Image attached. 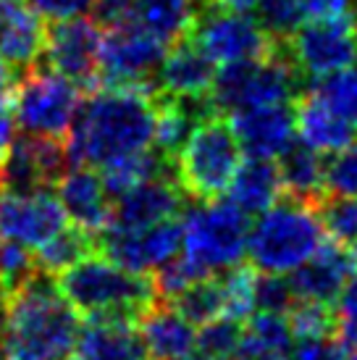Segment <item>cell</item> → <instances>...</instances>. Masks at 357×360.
<instances>
[{
    "label": "cell",
    "instance_id": "6da1fadb",
    "mask_svg": "<svg viewBox=\"0 0 357 360\" xmlns=\"http://www.w3.org/2000/svg\"><path fill=\"white\" fill-rule=\"evenodd\" d=\"M155 101L129 87H92L69 127V160L103 169L152 148Z\"/></svg>",
    "mask_w": 357,
    "mask_h": 360
},
{
    "label": "cell",
    "instance_id": "7a4b0ae2",
    "mask_svg": "<svg viewBox=\"0 0 357 360\" xmlns=\"http://www.w3.org/2000/svg\"><path fill=\"white\" fill-rule=\"evenodd\" d=\"M79 329V313L60 295L56 276L37 271L11 292L0 340L11 360H66Z\"/></svg>",
    "mask_w": 357,
    "mask_h": 360
},
{
    "label": "cell",
    "instance_id": "3957f363",
    "mask_svg": "<svg viewBox=\"0 0 357 360\" xmlns=\"http://www.w3.org/2000/svg\"><path fill=\"white\" fill-rule=\"evenodd\" d=\"M56 284L66 302L84 319H116L134 323L150 305L160 300L150 274L121 269L119 263L95 252H89L71 269L60 271Z\"/></svg>",
    "mask_w": 357,
    "mask_h": 360
},
{
    "label": "cell",
    "instance_id": "277c9868",
    "mask_svg": "<svg viewBox=\"0 0 357 360\" xmlns=\"http://www.w3.org/2000/svg\"><path fill=\"white\" fill-rule=\"evenodd\" d=\"M323 237L326 234L316 208L292 198L273 202L247 231L252 269L266 274H289L320 248Z\"/></svg>",
    "mask_w": 357,
    "mask_h": 360
},
{
    "label": "cell",
    "instance_id": "5b68a950",
    "mask_svg": "<svg viewBox=\"0 0 357 360\" xmlns=\"http://www.w3.org/2000/svg\"><path fill=\"white\" fill-rule=\"evenodd\" d=\"M176 181L187 198L200 202L216 200L226 192L242 163V145L228 119L208 113L192 127L189 137L174 155Z\"/></svg>",
    "mask_w": 357,
    "mask_h": 360
},
{
    "label": "cell",
    "instance_id": "8992f818",
    "mask_svg": "<svg viewBox=\"0 0 357 360\" xmlns=\"http://www.w3.org/2000/svg\"><path fill=\"white\" fill-rule=\"evenodd\" d=\"M302 95V74L289 58L284 42L263 58L223 63L210 84L213 110H242L276 103H294Z\"/></svg>",
    "mask_w": 357,
    "mask_h": 360
},
{
    "label": "cell",
    "instance_id": "52a82bcc",
    "mask_svg": "<svg viewBox=\"0 0 357 360\" xmlns=\"http://www.w3.org/2000/svg\"><path fill=\"white\" fill-rule=\"evenodd\" d=\"M181 224V255L202 274L216 276L219 271L242 263L247 252V213L231 200H208L184 205Z\"/></svg>",
    "mask_w": 357,
    "mask_h": 360
},
{
    "label": "cell",
    "instance_id": "ba28073f",
    "mask_svg": "<svg viewBox=\"0 0 357 360\" xmlns=\"http://www.w3.org/2000/svg\"><path fill=\"white\" fill-rule=\"evenodd\" d=\"M79 103L82 90L74 82L56 71H42L34 66L24 71L16 84L11 119L24 134L63 140Z\"/></svg>",
    "mask_w": 357,
    "mask_h": 360
},
{
    "label": "cell",
    "instance_id": "9c48e42d",
    "mask_svg": "<svg viewBox=\"0 0 357 360\" xmlns=\"http://www.w3.org/2000/svg\"><path fill=\"white\" fill-rule=\"evenodd\" d=\"M169 51V45L145 34L137 27H113L103 32L98 58V84L103 87H129L150 95H160L155 71ZM95 84V87H98Z\"/></svg>",
    "mask_w": 357,
    "mask_h": 360
},
{
    "label": "cell",
    "instance_id": "30bf717a",
    "mask_svg": "<svg viewBox=\"0 0 357 360\" xmlns=\"http://www.w3.org/2000/svg\"><path fill=\"white\" fill-rule=\"evenodd\" d=\"M192 40L200 45L216 66L237 63V60L263 58L271 51H276L281 42L271 40L260 24L247 13H231L213 6L200 3L195 21L187 32Z\"/></svg>",
    "mask_w": 357,
    "mask_h": 360
},
{
    "label": "cell",
    "instance_id": "8fae6325",
    "mask_svg": "<svg viewBox=\"0 0 357 360\" xmlns=\"http://www.w3.org/2000/svg\"><path fill=\"white\" fill-rule=\"evenodd\" d=\"M284 48L299 74L308 79L344 69L357 51V13L302 21Z\"/></svg>",
    "mask_w": 357,
    "mask_h": 360
},
{
    "label": "cell",
    "instance_id": "7c38bea8",
    "mask_svg": "<svg viewBox=\"0 0 357 360\" xmlns=\"http://www.w3.org/2000/svg\"><path fill=\"white\" fill-rule=\"evenodd\" d=\"M103 27L87 16L50 21L45 30L42 58L50 71L71 79L79 90H92L98 84V58Z\"/></svg>",
    "mask_w": 357,
    "mask_h": 360
},
{
    "label": "cell",
    "instance_id": "4fadbf2b",
    "mask_svg": "<svg viewBox=\"0 0 357 360\" xmlns=\"http://www.w3.org/2000/svg\"><path fill=\"white\" fill-rule=\"evenodd\" d=\"M98 250L134 274H152L181 248V224L178 219L160 221L142 229H105L95 234Z\"/></svg>",
    "mask_w": 357,
    "mask_h": 360
},
{
    "label": "cell",
    "instance_id": "5bb4252c",
    "mask_svg": "<svg viewBox=\"0 0 357 360\" xmlns=\"http://www.w3.org/2000/svg\"><path fill=\"white\" fill-rule=\"evenodd\" d=\"M69 163V150L60 140L24 134L21 140H11L6 150L0 166V190H48L63 176Z\"/></svg>",
    "mask_w": 357,
    "mask_h": 360
},
{
    "label": "cell",
    "instance_id": "9a60e30c",
    "mask_svg": "<svg viewBox=\"0 0 357 360\" xmlns=\"http://www.w3.org/2000/svg\"><path fill=\"white\" fill-rule=\"evenodd\" d=\"M63 226L66 213L50 190H0V240L19 242L37 250Z\"/></svg>",
    "mask_w": 357,
    "mask_h": 360
},
{
    "label": "cell",
    "instance_id": "2e32d148",
    "mask_svg": "<svg viewBox=\"0 0 357 360\" xmlns=\"http://www.w3.org/2000/svg\"><path fill=\"white\" fill-rule=\"evenodd\" d=\"M184 205H187V195L178 187L176 179H171V174L152 176L131 190L121 192L119 198H113L108 226L113 229L152 226L160 221L176 219Z\"/></svg>",
    "mask_w": 357,
    "mask_h": 360
},
{
    "label": "cell",
    "instance_id": "e0dca14e",
    "mask_svg": "<svg viewBox=\"0 0 357 360\" xmlns=\"http://www.w3.org/2000/svg\"><path fill=\"white\" fill-rule=\"evenodd\" d=\"M231 129L242 150L252 158L276 160L294 142V103L258 105V108L234 110Z\"/></svg>",
    "mask_w": 357,
    "mask_h": 360
},
{
    "label": "cell",
    "instance_id": "ac0fdd59",
    "mask_svg": "<svg viewBox=\"0 0 357 360\" xmlns=\"http://www.w3.org/2000/svg\"><path fill=\"white\" fill-rule=\"evenodd\" d=\"M56 187H58L56 198L66 213V221H71L74 226H79L89 234H100L108 226L113 198L100 179V171L77 163L74 169L63 171V176L56 181Z\"/></svg>",
    "mask_w": 357,
    "mask_h": 360
},
{
    "label": "cell",
    "instance_id": "d6986e66",
    "mask_svg": "<svg viewBox=\"0 0 357 360\" xmlns=\"http://www.w3.org/2000/svg\"><path fill=\"white\" fill-rule=\"evenodd\" d=\"M289 274H292L289 287H292L294 300H313L331 305L349 276L355 274V266H352L349 250L344 245L323 240L320 248L302 266H297Z\"/></svg>",
    "mask_w": 357,
    "mask_h": 360
},
{
    "label": "cell",
    "instance_id": "ffe728a7",
    "mask_svg": "<svg viewBox=\"0 0 357 360\" xmlns=\"http://www.w3.org/2000/svg\"><path fill=\"white\" fill-rule=\"evenodd\" d=\"M216 77V63L200 51L189 34L169 45V51L155 71L160 95L169 98H208Z\"/></svg>",
    "mask_w": 357,
    "mask_h": 360
},
{
    "label": "cell",
    "instance_id": "44dd1931",
    "mask_svg": "<svg viewBox=\"0 0 357 360\" xmlns=\"http://www.w3.org/2000/svg\"><path fill=\"white\" fill-rule=\"evenodd\" d=\"M66 360H150L131 321L87 319Z\"/></svg>",
    "mask_w": 357,
    "mask_h": 360
},
{
    "label": "cell",
    "instance_id": "7402d4cb",
    "mask_svg": "<svg viewBox=\"0 0 357 360\" xmlns=\"http://www.w3.org/2000/svg\"><path fill=\"white\" fill-rule=\"evenodd\" d=\"M134 323L150 360H176L195 350L197 331L171 302L158 300Z\"/></svg>",
    "mask_w": 357,
    "mask_h": 360
},
{
    "label": "cell",
    "instance_id": "603a6c76",
    "mask_svg": "<svg viewBox=\"0 0 357 360\" xmlns=\"http://www.w3.org/2000/svg\"><path fill=\"white\" fill-rule=\"evenodd\" d=\"M45 24L21 0L3 3V32H0V60L16 71H30L42 58Z\"/></svg>",
    "mask_w": 357,
    "mask_h": 360
},
{
    "label": "cell",
    "instance_id": "cb8c5ba5",
    "mask_svg": "<svg viewBox=\"0 0 357 360\" xmlns=\"http://www.w3.org/2000/svg\"><path fill=\"white\" fill-rule=\"evenodd\" d=\"M294 131L299 134L302 145L318 150L320 155H331L357 140L355 124L326 108L310 92H302L294 101Z\"/></svg>",
    "mask_w": 357,
    "mask_h": 360
},
{
    "label": "cell",
    "instance_id": "d4e9b609",
    "mask_svg": "<svg viewBox=\"0 0 357 360\" xmlns=\"http://www.w3.org/2000/svg\"><path fill=\"white\" fill-rule=\"evenodd\" d=\"M226 190L228 200L247 216H260L263 210H268L273 202L284 198L278 166L273 160L252 158V155L239 163V169L234 171Z\"/></svg>",
    "mask_w": 357,
    "mask_h": 360
},
{
    "label": "cell",
    "instance_id": "484cf974",
    "mask_svg": "<svg viewBox=\"0 0 357 360\" xmlns=\"http://www.w3.org/2000/svg\"><path fill=\"white\" fill-rule=\"evenodd\" d=\"M278 158H281L278 174H281L284 195L297 202H305L310 208H318V202L326 198V184H323L326 160L323 155L302 142L299 145L292 142Z\"/></svg>",
    "mask_w": 357,
    "mask_h": 360
},
{
    "label": "cell",
    "instance_id": "4316f807",
    "mask_svg": "<svg viewBox=\"0 0 357 360\" xmlns=\"http://www.w3.org/2000/svg\"><path fill=\"white\" fill-rule=\"evenodd\" d=\"M197 6L200 0H137L126 24L142 30L163 45H174L189 32Z\"/></svg>",
    "mask_w": 357,
    "mask_h": 360
},
{
    "label": "cell",
    "instance_id": "83f0119b",
    "mask_svg": "<svg viewBox=\"0 0 357 360\" xmlns=\"http://www.w3.org/2000/svg\"><path fill=\"white\" fill-rule=\"evenodd\" d=\"M174 166V160H169L166 155H160L155 148L152 150H142L134 153V155H126V158H119L103 166L100 169V179L105 184L110 198H119L121 192L137 187L142 181L152 179V176H166Z\"/></svg>",
    "mask_w": 357,
    "mask_h": 360
},
{
    "label": "cell",
    "instance_id": "f1b7e54d",
    "mask_svg": "<svg viewBox=\"0 0 357 360\" xmlns=\"http://www.w3.org/2000/svg\"><path fill=\"white\" fill-rule=\"evenodd\" d=\"M98 250L95 245V234L74 226V224H66L63 229H58L50 240H45L34 250V258H37V269L50 274V276H58L60 271L71 269L74 263H79L82 258H87L89 252Z\"/></svg>",
    "mask_w": 357,
    "mask_h": 360
},
{
    "label": "cell",
    "instance_id": "f546056e",
    "mask_svg": "<svg viewBox=\"0 0 357 360\" xmlns=\"http://www.w3.org/2000/svg\"><path fill=\"white\" fill-rule=\"evenodd\" d=\"M310 95L318 98L326 108L339 113L342 119L357 127V69H344L310 79Z\"/></svg>",
    "mask_w": 357,
    "mask_h": 360
},
{
    "label": "cell",
    "instance_id": "4dcf8cb0",
    "mask_svg": "<svg viewBox=\"0 0 357 360\" xmlns=\"http://www.w3.org/2000/svg\"><path fill=\"white\" fill-rule=\"evenodd\" d=\"M174 308L184 316V319L192 323V326H202V323H208V321L219 319L223 316V290H221V279H200V281H192L189 287L178 292L176 297H171Z\"/></svg>",
    "mask_w": 357,
    "mask_h": 360
},
{
    "label": "cell",
    "instance_id": "1f68e13d",
    "mask_svg": "<svg viewBox=\"0 0 357 360\" xmlns=\"http://www.w3.org/2000/svg\"><path fill=\"white\" fill-rule=\"evenodd\" d=\"M239 347H258V350H273L287 355L292 347V329H289L287 316L268 313V310H252L242 326Z\"/></svg>",
    "mask_w": 357,
    "mask_h": 360
},
{
    "label": "cell",
    "instance_id": "d6a6232c",
    "mask_svg": "<svg viewBox=\"0 0 357 360\" xmlns=\"http://www.w3.org/2000/svg\"><path fill=\"white\" fill-rule=\"evenodd\" d=\"M318 219L323 226V234L331 237L337 245H357V198H339L326 195L318 202Z\"/></svg>",
    "mask_w": 357,
    "mask_h": 360
},
{
    "label": "cell",
    "instance_id": "836d02e7",
    "mask_svg": "<svg viewBox=\"0 0 357 360\" xmlns=\"http://www.w3.org/2000/svg\"><path fill=\"white\" fill-rule=\"evenodd\" d=\"M255 276H258V271L252 266H245V263H237V266L226 269L223 279H221L223 316L245 321L255 310Z\"/></svg>",
    "mask_w": 357,
    "mask_h": 360
},
{
    "label": "cell",
    "instance_id": "e575fe53",
    "mask_svg": "<svg viewBox=\"0 0 357 360\" xmlns=\"http://www.w3.org/2000/svg\"><path fill=\"white\" fill-rule=\"evenodd\" d=\"M242 326H245V321L219 316V319L202 323V329H200L197 337H195V347H197L200 355H205V358L228 360L239 350Z\"/></svg>",
    "mask_w": 357,
    "mask_h": 360
},
{
    "label": "cell",
    "instance_id": "d590c367",
    "mask_svg": "<svg viewBox=\"0 0 357 360\" xmlns=\"http://www.w3.org/2000/svg\"><path fill=\"white\" fill-rule=\"evenodd\" d=\"M255 13H258L260 30L276 42H287L305 21V11L299 6V0H258Z\"/></svg>",
    "mask_w": 357,
    "mask_h": 360
},
{
    "label": "cell",
    "instance_id": "8d00e7d4",
    "mask_svg": "<svg viewBox=\"0 0 357 360\" xmlns=\"http://www.w3.org/2000/svg\"><path fill=\"white\" fill-rule=\"evenodd\" d=\"M292 340H323L334 337V310L326 302L294 300L287 310Z\"/></svg>",
    "mask_w": 357,
    "mask_h": 360
},
{
    "label": "cell",
    "instance_id": "74e56055",
    "mask_svg": "<svg viewBox=\"0 0 357 360\" xmlns=\"http://www.w3.org/2000/svg\"><path fill=\"white\" fill-rule=\"evenodd\" d=\"M37 271L40 269H37V258H34L32 248L11 240H0V287L16 292Z\"/></svg>",
    "mask_w": 357,
    "mask_h": 360
},
{
    "label": "cell",
    "instance_id": "f35d334b",
    "mask_svg": "<svg viewBox=\"0 0 357 360\" xmlns=\"http://www.w3.org/2000/svg\"><path fill=\"white\" fill-rule=\"evenodd\" d=\"M331 155L334 158L326 160V169H323L326 195L357 198V140Z\"/></svg>",
    "mask_w": 357,
    "mask_h": 360
},
{
    "label": "cell",
    "instance_id": "ab89813d",
    "mask_svg": "<svg viewBox=\"0 0 357 360\" xmlns=\"http://www.w3.org/2000/svg\"><path fill=\"white\" fill-rule=\"evenodd\" d=\"M334 302V337L357 350V274L349 276Z\"/></svg>",
    "mask_w": 357,
    "mask_h": 360
},
{
    "label": "cell",
    "instance_id": "60d3db41",
    "mask_svg": "<svg viewBox=\"0 0 357 360\" xmlns=\"http://www.w3.org/2000/svg\"><path fill=\"white\" fill-rule=\"evenodd\" d=\"M292 305H294V295H292L289 279H284L281 274L260 271V276H255V310L287 313Z\"/></svg>",
    "mask_w": 357,
    "mask_h": 360
},
{
    "label": "cell",
    "instance_id": "b9f144b4",
    "mask_svg": "<svg viewBox=\"0 0 357 360\" xmlns=\"http://www.w3.org/2000/svg\"><path fill=\"white\" fill-rule=\"evenodd\" d=\"M32 11L48 21H60L71 19V16H84L87 11H92L95 0H30Z\"/></svg>",
    "mask_w": 357,
    "mask_h": 360
},
{
    "label": "cell",
    "instance_id": "7bdbcfd3",
    "mask_svg": "<svg viewBox=\"0 0 357 360\" xmlns=\"http://www.w3.org/2000/svg\"><path fill=\"white\" fill-rule=\"evenodd\" d=\"M137 0H95L92 3V13H95V21L105 30H113V27H121L126 24L131 16V8H134Z\"/></svg>",
    "mask_w": 357,
    "mask_h": 360
},
{
    "label": "cell",
    "instance_id": "ee69618b",
    "mask_svg": "<svg viewBox=\"0 0 357 360\" xmlns=\"http://www.w3.org/2000/svg\"><path fill=\"white\" fill-rule=\"evenodd\" d=\"M299 6L305 11V19L357 13V0H299Z\"/></svg>",
    "mask_w": 357,
    "mask_h": 360
},
{
    "label": "cell",
    "instance_id": "f6af8a7d",
    "mask_svg": "<svg viewBox=\"0 0 357 360\" xmlns=\"http://www.w3.org/2000/svg\"><path fill=\"white\" fill-rule=\"evenodd\" d=\"M19 79H21V71H16L13 66L0 60V110H11L13 92H16Z\"/></svg>",
    "mask_w": 357,
    "mask_h": 360
},
{
    "label": "cell",
    "instance_id": "bcb514c9",
    "mask_svg": "<svg viewBox=\"0 0 357 360\" xmlns=\"http://www.w3.org/2000/svg\"><path fill=\"white\" fill-rule=\"evenodd\" d=\"M234 360H287L284 352H273V350H258V347H239L234 355Z\"/></svg>",
    "mask_w": 357,
    "mask_h": 360
},
{
    "label": "cell",
    "instance_id": "7dc6e473",
    "mask_svg": "<svg viewBox=\"0 0 357 360\" xmlns=\"http://www.w3.org/2000/svg\"><path fill=\"white\" fill-rule=\"evenodd\" d=\"M11 140H13V119H11V110H0V166L6 158Z\"/></svg>",
    "mask_w": 357,
    "mask_h": 360
},
{
    "label": "cell",
    "instance_id": "c3c4849f",
    "mask_svg": "<svg viewBox=\"0 0 357 360\" xmlns=\"http://www.w3.org/2000/svg\"><path fill=\"white\" fill-rule=\"evenodd\" d=\"M176 360H213V358H205V355H184V358H176Z\"/></svg>",
    "mask_w": 357,
    "mask_h": 360
},
{
    "label": "cell",
    "instance_id": "681fc988",
    "mask_svg": "<svg viewBox=\"0 0 357 360\" xmlns=\"http://www.w3.org/2000/svg\"><path fill=\"white\" fill-rule=\"evenodd\" d=\"M0 360H11L8 352H6V345H3V340H0Z\"/></svg>",
    "mask_w": 357,
    "mask_h": 360
},
{
    "label": "cell",
    "instance_id": "f907efd6",
    "mask_svg": "<svg viewBox=\"0 0 357 360\" xmlns=\"http://www.w3.org/2000/svg\"><path fill=\"white\" fill-rule=\"evenodd\" d=\"M352 60H355V69H357V51H355V58H352Z\"/></svg>",
    "mask_w": 357,
    "mask_h": 360
}]
</instances>
